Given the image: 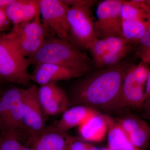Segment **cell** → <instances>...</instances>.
<instances>
[{
	"instance_id": "cell-1",
	"label": "cell",
	"mask_w": 150,
	"mask_h": 150,
	"mask_svg": "<svg viewBox=\"0 0 150 150\" xmlns=\"http://www.w3.org/2000/svg\"><path fill=\"white\" fill-rule=\"evenodd\" d=\"M132 64L122 62L115 67L98 69L89 74L74 86L70 103L93 108L114 109L123 79Z\"/></svg>"
},
{
	"instance_id": "cell-2",
	"label": "cell",
	"mask_w": 150,
	"mask_h": 150,
	"mask_svg": "<svg viewBox=\"0 0 150 150\" xmlns=\"http://www.w3.org/2000/svg\"><path fill=\"white\" fill-rule=\"evenodd\" d=\"M29 59L32 64H54L79 71L84 74L89 72L94 66L93 60L86 53L59 38L46 39L39 50Z\"/></svg>"
},
{
	"instance_id": "cell-3",
	"label": "cell",
	"mask_w": 150,
	"mask_h": 150,
	"mask_svg": "<svg viewBox=\"0 0 150 150\" xmlns=\"http://www.w3.org/2000/svg\"><path fill=\"white\" fill-rule=\"evenodd\" d=\"M31 60L21 53L15 43L6 35H0V79L27 86L31 80L28 67Z\"/></svg>"
},
{
	"instance_id": "cell-4",
	"label": "cell",
	"mask_w": 150,
	"mask_h": 150,
	"mask_svg": "<svg viewBox=\"0 0 150 150\" xmlns=\"http://www.w3.org/2000/svg\"><path fill=\"white\" fill-rule=\"evenodd\" d=\"M24 89L12 87L0 92V134H16L26 139L23 122Z\"/></svg>"
},
{
	"instance_id": "cell-5",
	"label": "cell",
	"mask_w": 150,
	"mask_h": 150,
	"mask_svg": "<svg viewBox=\"0 0 150 150\" xmlns=\"http://www.w3.org/2000/svg\"><path fill=\"white\" fill-rule=\"evenodd\" d=\"M150 69L149 64L142 62L131 65L123 79L114 109L141 108L144 102L145 87Z\"/></svg>"
},
{
	"instance_id": "cell-6",
	"label": "cell",
	"mask_w": 150,
	"mask_h": 150,
	"mask_svg": "<svg viewBox=\"0 0 150 150\" xmlns=\"http://www.w3.org/2000/svg\"><path fill=\"white\" fill-rule=\"evenodd\" d=\"M133 43L123 37L99 38L90 46L94 64L97 69L115 67L123 62L134 49Z\"/></svg>"
},
{
	"instance_id": "cell-7",
	"label": "cell",
	"mask_w": 150,
	"mask_h": 150,
	"mask_svg": "<svg viewBox=\"0 0 150 150\" xmlns=\"http://www.w3.org/2000/svg\"><path fill=\"white\" fill-rule=\"evenodd\" d=\"M121 16L123 37L138 43L150 26V7L144 0H125Z\"/></svg>"
},
{
	"instance_id": "cell-8",
	"label": "cell",
	"mask_w": 150,
	"mask_h": 150,
	"mask_svg": "<svg viewBox=\"0 0 150 150\" xmlns=\"http://www.w3.org/2000/svg\"><path fill=\"white\" fill-rule=\"evenodd\" d=\"M91 6L70 7L67 19L70 28V37L77 46L89 49L99 39L92 13Z\"/></svg>"
},
{
	"instance_id": "cell-9",
	"label": "cell",
	"mask_w": 150,
	"mask_h": 150,
	"mask_svg": "<svg viewBox=\"0 0 150 150\" xmlns=\"http://www.w3.org/2000/svg\"><path fill=\"white\" fill-rule=\"evenodd\" d=\"M38 88L32 85L24 89L23 100V129L27 144L31 146L46 129L44 113L38 99Z\"/></svg>"
},
{
	"instance_id": "cell-10",
	"label": "cell",
	"mask_w": 150,
	"mask_h": 150,
	"mask_svg": "<svg viewBox=\"0 0 150 150\" xmlns=\"http://www.w3.org/2000/svg\"><path fill=\"white\" fill-rule=\"evenodd\" d=\"M125 0H104L98 5L96 26L98 38L123 37L121 11Z\"/></svg>"
},
{
	"instance_id": "cell-11",
	"label": "cell",
	"mask_w": 150,
	"mask_h": 150,
	"mask_svg": "<svg viewBox=\"0 0 150 150\" xmlns=\"http://www.w3.org/2000/svg\"><path fill=\"white\" fill-rule=\"evenodd\" d=\"M39 12L44 23L58 38L69 42L70 28L67 13L70 7L63 0H39Z\"/></svg>"
},
{
	"instance_id": "cell-12",
	"label": "cell",
	"mask_w": 150,
	"mask_h": 150,
	"mask_svg": "<svg viewBox=\"0 0 150 150\" xmlns=\"http://www.w3.org/2000/svg\"><path fill=\"white\" fill-rule=\"evenodd\" d=\"M38 97L43 112L46 115L63 113L69 105V99L66 92L55 83L40 86Z\"/></svg>"
},
{
	"instance_id": "cell-13",
	"label": "cell",
	"mask_w": 150,
	"mask_h": 150,
	"mask_svg": "<svg viewBox=\"0 0 150 150\" xmlns=\"http://www.w3.org/2000/svg\"><path fill=\"white\" fill-rule=\"evenodd\" d=\"M31 80L40 86L78 78L85 75L79 71L48 63L35 64Z\"/></svg>"
},
{
	"instance_id": "cell-14",
	"label": "cell",
	"mask_w": 150,
	"mask_h": 150,
	"mask_svg": "<svg viewBox=\"0 0 150 150\" xmlns=\"http://www.w3.org/2000/svg\"><path fill=\"white\" fill-rule=\"evenodd\" d=\"M118 123L131 143L139 150H145L150 143V126L138 116L128 115L118 119Z\"/></svg>"
},
{
	"instance_id": "cell-15",
	"label": "cell",
	"mask_w": 150,
	"mask_h": 150,
	"mask_svg": "<svg viewBox=\"0 0 150 150\" xmlns=\"http://www.w3.org/2000/svg\"><path fill=\"white\" fill-rule=\"evenodd\" d=\"M5 11L14 25L29 22L40 14L39 0H13L6 7Z\"/></svg>"
},
{
	"instance_id": "cell-16",
	"label": "cell",
	"mask_w": 150,
	"mask_h": 150,
	"mask_svg": "<svg viewBox=\"0 0 150 150\" xmlns=\"http://www.w3.org/2000/svg\"><path fill=\"white\" fill-rule=\"evenodd\" d=\"M107 117L97 111L91 115L79 126L80 135L83 139L87 142H101L108 131Z\"/></svg>"
},
{
	"instance_id": "cell-17",
	"label": "cell",
	"mask_w": 150,
	"mask_h": 150,
	"mask_svg": "<svg viewBox=\"0 0 150 150\" xmlns=\"http://www.w3.org/2000/svg\"><path fill=\"white\" fill-rule=\"evenodd\" d=\"M96 112L93 108L86 105H74L63 112L60 120L52 127L60 133H65L71 128L80 126Z\"/></svg>"
},
{
	"instance_id": "cell-18",
	"label": "cell",
	"mask_w": 150,
	"mask_h": 150,
	"mask_svg": "<svg viewBox=\"0 0 150 150\" xmlns=\"http://www.w3.org/2000/svg\"><path fill=\"white\" fill-rule=\"evenodd\" d=\"M69 137L52 127L46 128L32 147L34 150H69Z\"/></svg>"
},
{
	"instance_id": "cell-19",
	"label": "cell",
	"mask_w": 150,
	"mask_h": 150,
	"mask_svg": "<svg viewBox=\"0 0 150 150\" xmlns=\"http://www.w3.org/2000/svg\"><path fill=\"white\" fill-rule=\"evenodd\" d=\"M108 142L110 150H139L134 146L118 122L108 118Z\"/></svg>"
},
{
	"instance_id": "cell-20",
	"label": "cell",
	"mask_w": 150,
	"mask_h": 150,
	"mask_svg": "<svg viewBox=\"0 0 150 150\" xmlns=\"http://www.w3.org/2000/svg\"><path fill=\"white\" fill-rule=\"evenodd\" d=\"M6 35L13 40L21 53L27 58L32 57L46 40V38H43L25 37L14 35L10 33Z\"/></svg>"
},
{
	"instance_id": "cell-21",
	"label": "cell",
	"mask_w": 150,
	"mask_h": 150,
	"mask_svg": "<svg viewBox=\"0 0 150 150\" xmlns=\"http://www.w3.org/2000/svg\"><path fill=\"white\" fill-rule=\"evenodd\" d=\"M40 16L39 14L32 21L14 25L10 33L25 37L46 38V30L40 21Z\"/></svg>"
},
{
	"instance_id": "cell-22",
	"label": "cell",
	"mask_w": 150,
	"mask_h": 150,
	"mask_svg": "<svg viewBox=\"0 0 150 150\" xmlns=\"http://www.w3.org/2000/svg\"><path fill=\"white\" fill-rule=\"evenodd\" d=\"M22 137L13 134H0V150H21Z\"/></svg>"
},
{
	"instance_id": "cell-23",
	"label": "cell",
	"mask_w": 150,
	"mask_h": 150,
	"mask_svg": "<svg viewBox=\"0 0 150 150\" xmlns=\"http://www.w3.org/2000/svg\"><path fill=\"white\" fill-rule=\"evenodd\" d=\"M138 44L137 56L141 59V62L149 64L150 63V26Z\"/></svg>"
},
{
	"instance_id": "cell-24",
	"label": "cell",
	"mask_w": 150,
	"mask_h": 150,
	"mask_svg": "<svg viewBox=\"0 0 150 150\" xmlns=\"http://www.w3.org/2000/svg\"><path fill=\"white\" fill-rule=\"evenodd\" d=\"M90 146L80 140L69 137V150H89Z\"/></svg>"
},
{
	"instance_id": "cell-25",
	"label": "cell",
	"mask_w": 150,
	"mask_h": 150,
	"mask_svg": "<svg viewBox=\"0 0 150 150\" xmlns=\"http://www.w3.org/2000/svg\"><path fill=\"white\" fill-rule=\"evenodd\" d=\"M69 7L90 6H93L96 1L93 0H63Z\"/></svg>"
},
{
	"instance_id": "cell-26",
	"label": "cell",
	"mask_w": 150,
	"mask_h": 150,
	"mask_svg": "<svg viewBox=\"0 0 150 150\" xmlns=\"http://www.w3.org/2000/svg\"><path fill=\"white\" fill-rule=\"evenodd\" d=\"M11 23L6 14L5 8L0 9V33L8 28Z\"/></svg>"
},
{
	"instance_id": "cell-27",
	"label": "cell",
	"mask_w": 150,
	"mask_h": 150,
	"mask_svg": "<svg viewBox=\"0 0 150 150\" xmlns=\"http://www.w3.org/2000/svg\"><path fill=\"white\" fill-rule=\"evenodd\" d=\"M150 97V69L148 74L147 79L146 83L145 91L144 102Z\"/></svg>"
},
{
	"instance_id": "cell-28",
	"label": "cell",
	"mask_w": 150,
	"mask_h": 150,
	"mask_svg": "<svg viewBox=\"0 0 150 150\" xmlns=\"http://www.w3.org/2000/svg\"><path fill=\"white\" fill-rule=\"evenodd\" d=\"M13 0H0V9L5 8Z\"/></svg>"
},
{
	"instance_id": "cell-29",
	"label": "cell",
	"mask_w": 150,
	"mask_h": 150,
	"mask_svg": "<svg viewBox=\"0 0 150 150\" xmlns=\"http://www.w3.org/2000/svg\"><path fill=\"white\" fill-rule=\"evenodd\" d=\"M149 107H150V97L144 102L141 108L144 110Z\"/></svg>"
},
{
	"instance_id": "cell-30",
	"label": "cell",
	"mask_w": 150,
	"mask_h": 150,
	"mask_svg": "<svg viewBox=\"0 0 150 150\" xmlns=\"http://www.w3.org/2000/svg\"><path fill=\"white\" fill-rule=\"evenodd\" d=\"M145 112H146V115L148 118L150 119V107L144 109Z\"/></svg>"
},
{
	"instance_id": "cell-31",
	"label": "cell",
	"mask_w": 150,
	"mask_h": 150,
	"mask_svg": "<svg viewBox=\"0 0 150 150\" xmlns=\"http://www.w3.org/2000/svg\"><path fill=\"white\" fill-rule=\"evenodd\" d=\"M21 150H34L33 148L30 146H25Z\"/></svg>"
},
{
	"instance_id": "cell-32",
	"label": "cell",
	"mask_w": 150,
	"mask_h": 150,
	"mask_svg": "<svg viewBox=\"0 0 150 150\" xmlns=\"http://www.w3.org/2000/svg\"><path fill=\"white\" fill-rule=\"evenodd\" d=\"M145 2L150 7V0H146Z\"/></svg>"
},
{
	"instance_id": "cell-33",
	"label": "cell",
	"mask_w": 150,
	"mask_h": 150,
	"mask_svg": "<svg viewBox=\"0 0 150 150\" xmlns=\"http://www.w3.org/2000/svg\"><path fill=\"white\" fill-rule=\"evenodd\" d=\"M4 82L3 81L1 80L0 79V87H1V86L3 84V83H4Z\"/></svg>"
},
{
	"instance_id": "cell-34",
	"label": "cell",
	"mask_w": 150,
	"mask_h": 150,
	"mask_svg": "<svg viewBox=\"0 0 150 150\" xmlns=\"http://www.w3.org/2000/svg\"><path fill=\"white\" fill-rule=\"evenodd\" d=\"M1 90H0V92H1Z\"/></svg>"
},
{
	"instance_id": "cell-35",
	"label": "cell",
	"mask_w": 150,
	"mask_h": 150,
	"mask_svg": "<svg viewBox=\"0 0 150 150\" xmlns=\"http://www.w3.org/2000/svg\"><path fill=\"white\" fill-rule=\"evenodd\" d=\"M1 35V33H0V35Z\"/></svg>"
},
{
	"instance_id": "cell-36",
	"label": "cell",
	"mask_w": 150,
	"mask_h": 150,
	"mask_svg": "<svg viewBox=\"0 0 150 150\" xmlns=\"http://www.w3.org/2000/svg\"></svg>"
},
{
	"instance_id": "cell-37",
	"label": "cell",
	"mask_w": 150,
	"mask_h": 150,
	"mask_svg": "<svg viewBox=\"0 0 150 150\" xmlns=\"http://www.w3.org/2000/svg\"></svg>"
}]
</instances>
